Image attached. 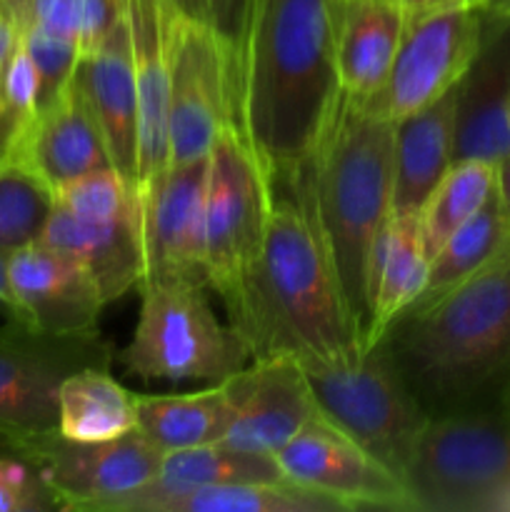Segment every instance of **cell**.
<instances>
[{"label": "cell", "mask_w": 510, "mask_h": 512, "mask_svg": "<svg viewBox=\"0 0 510 512\" xmlns=\"http://www.w3.org/2000/svg\"><path fill=\"white\" fill-rule=\"evenodd\" d=\"M208 158L168 165L138 190L145 245L143 283L188 280L208 288L203 270V210Z\"/></svg>", "instance_id": "14"}, {"label": "cell", "mask_w": 510, "mask_h": 512, "mask_svg": "<svg viewBox=\"0 0 510 512\" xmlns=\"http://www.w3.org/2000/svg\"><path fill=\"white\" fill-rule=\"evenodd\" d=\"M455 90V160L498 165L510 153V15H483L480 48Z\"/></svg>", "instance_id": "16"}, {"label": "cell", "mask_w": 510, "mask_h": 512, "mask_svg": "<svg viewBox=\"0 0 510 512\" xmlns=\"http://www.w3.org/2000/svg\"><path fill=\"white\" fill-rule=\"evenodd\" d=\"M508 512H510V505H508Z\"/></svg>", "instance_id": "44"}, {"label": "cell", "mask_w": 510, "mask_h": 512, "mask_svg": "<svg viewBox=\"0 0 510 512\" xmlns=\"http://www.w3.org/2000/svg\"><path fill=\"white\" fill-rule=\"evenodd\" d=\"M200 3H203L208 25H213L235 50V43L240 38V28H243L245 3L248 0H200Z\"/></svg>", "instance_id": "37"}, {"label": "cell", "mask_w": 510, "mask_h": 512, "mask_svg": "<svg viewBox=\"0 0 510 512\" xmlns=\"http://www.w3.org/2000/svg\"><path fill=\"white\" fill-rule=\"evenodd\" d=\"M5 445L38 470L58 510L95 512L158 478L163 463V450L138 428L110 440H73L55 428Z\"/></svg>", "instance_id": "11"}, {"label": "cell", "mask_w": 510, "mask_h": 512, "mask_svg": "<svg viewBox=\"0 0 510 512\" xmlns=\"http://www.w3.org/2000/svg\"><path fill=\"white\" fill-rule=\"evenodd\" d=\"M405 485L418 512H508L510 408L428 418Z\"/></svg>", "instance_id": "7"}, {"label": "cell", "mask_w": 510, "mask_h": 512, "mask_svg": "<svg viewBox=\"0 0 510 512\" xmlns=\"http://www.w3.org/2000/svg\"><path fill=\"white\" fill-rule=\"evenodd\" d=\"M158 478L170 485H228V483H288L278 458L218 443L163 453Z\"/></svg>", "instance_id": "29"}, {"label": "cell", "mask_w": 510, "mask_h": 512, "mask_svg": "<svg viewBox=\"0 0 510 512\" xmlns=\"http://www.w3.org/2000/svg\"><path fill=\"white\" fill-rule=\"evenodd\" d=\"M273 190L245 140L228 125L208 155L203 270L238 333L263 253Z\"/></svg>", "instance_id": "6"}, {"label": "cell", "mask_w": 510, "mask_h": 512, "mask_svg": "<svg viewBox=\"0 0 510 512\" xmlns=\"http://www.w3.org/2000/svg\"><path fill=\"white\" fill-rule=\"evenodd\" d=\"M73 83L93 110L108 143L113 168L135 190L138 183V85L125 13L98 45L85 50Z\"/></svg>", "instance_id": "18"}, {"label": "cell", "mask_w": 510, "mask_h": 512, "mask_svg": "<svg viewBox=\"0 0 510 512\" xmlns=\"http://www.w3.org/2000/svg\"><path fill=\"white\" fill-rule=\"evenodd\" d=\"M133 338L115 353L128 375L168 383L213 385L253 360L248 343L215 315L205 285L188 280L143 283Z\"/></svg>", "instance_id": "5"}, {"label": "cell", "mask_w": 510, "mask_h": 512, "mask_svg": "<svg viewBox=\"0 0 510 512\" xmlns=\"http://www.w3.org/2000/svg\"><path fill=\"white\" fill-rule=\"evenodd\" d=\"M115 348L100 333L53 335L10 320L0 330V440L58 428L65 378L85 368H110Z\"/></svg>", "instance_id": "9"}, {"label": "cell", "mask_w": 510, "mask_h": 512, "mask_svg": "<svg viewBox=\"0 0 510 512\" xmlns=\"http://www.w3.org/2000/svg\"><path fill=\"white\" fill-rule=\"evenodd\" d=\"M495 190H498V200L505 220L510 223V153L495 165Z\"/></svg>", "instance_id": "40"}, {"label": "cell", "mask_w": 510, "mask_h": 512, "mask_svg": "<svg viewBox=\"0 0 510 512\" xmlns=\"http://www.w3.org/2000/svg\"><path fill=\"white\" fill-rule=\"evenodd\" d=\"M55 210V190L15 155L0 158V253L38 243Z\"/></svg>", "instance_id": "31"}, {"label": "cell", "mask_w": 510, "mask_h": 512, "mask_svg": "<svg viewBox=\"0 0 510 512\" xmlns=\"http://www.w3.org/2000/svg\"><path fill=\"white\" fill-rule=\"evenodd\" d=\"M138 430L163 453L218 443L235 415L228 378L198 393H135Z\"/></svg>", "instance_id": "26"}, {"label": "cell", "mask_w": 510, "mask_h": 512, "mask_svg": "<svg viewBox=\"0 0 510 512\" xmlns=\"http://www.w3.org/2000/svg\"><path fill=\"white\" fill-rule=\"evenodd\" d=\"M228 383L235 415L223 440L250 453L275 458L320 413L308 375L293 355L250 360Z\"/></svg>", "instance_id": "15"}, {"label": "cell", "mask_w": 510, "mask_h": 512, "mask_svg": "<svg viewBox=\"0 0 510 512\" xmlns=\"http://www.w3.org/2000/svg\"><path fill=\"white\" fill-rule=\"evenodd\" d=\"M10 13L23 23H38L78 40L83 53L98 45L123 13V0H5Z\"/></svg>", "instance_id": "32"}, {"label": "cell", "mask_w": 510, "mask_h": 512, "mask_svg": "<svg viewBox=\"0 0 510 512\" xmlns=\"http://www.w3.org/2000/svg\"><path fill=\"white\" fill-rule=\"evenodd\" d=\"M510 240V223L505 220L503 208H500L498 190L488 198V203L463 225L455 230L438 253L430 258L428 270V283H425L423 293L413 300L405 310H418L425 305L435 303L458 288L460 283L478 273L483 265H488L500 250L508 245ZM403 310V313H405Z\"/></svg>", "instance_id": "28"}, {"label": "cell", "mask_w": 510, "mask_h": 512, "mask_svg": "<svg viewBox=\"0 0 510 512\" xmlns=\"http://www.w3.org/2000/svg\"><path fill=\"white\" fill-rule=\"evenodd\" d=\"M250 355L298 363H345L365 350L310 210L273 190L263 253L238 328Z\"/></svg>", "instance_id": "3"}, {"label": "cell", "mask_w": 510, "mask_h": 512, "mask_svg": "<svg viewBox=\"0 0 510 512\" xmlns=\"http://www.w3.org/2000/svg\"><path fill=\"white\" fill-rule=\"evenodd\" d=\"M275 458L290 483L328 495L350 512H415L408 485L320 413Z\"/></svg>", "instance_id": "13"}, {"label": "cell", "mask_w": 510, "mask_h": 512, "mask_svg": "<svg viewBox=\"0 0 510 512\" xmlns=\"http://www.w3.org/2000/svg\"><path fill=\"white\" fill-rule=\"evenodd\" d=\"M5 155L25 160L53 190L95 170L113 168L103 130L73 80L50 108L35 115Z\"/></svg>", "instance_id": "20"}, {"label": "cell", "mask_w": 510, "mask_h": 512, "mask_svg": "<svg viewBox=\"0 0 510 512\" xmlns=\"http://www.w3.org/2000/svg\"><path fill=\"white\" fill-rule=\"evenodd\" d=\"M95 512H350L295 483L170 485L160 478L108 500Z\"/></svg>", "instance_id": "22"}, {"label": "cell", "mask_w": 510, "mask_h": 512, "mask_svg": "<svg viewBox=\"0 0 510 512\" xmlns=\"http://www.w3.org/2000/svg\"><path fill=\"white\" fill-rule=\"evenodd\" d=\"M485 0H468V5H473V8H478V5H483Z\"/></svg>", "instance_id": "43"}, {"label": "cell", "mask_w": 510, "mask_h": 512, "mask_svg": "<svg viewBox=\"0 0 510 512\" xmlns=\"http://www.w3.org/2000/svg\"><path fill=\"white\" fill-rule=\"evenodd\" d=\"M395 123L340 95L315 153L285 193L313 215L358 330L368 333V263L393 218Z\"/></svg>", "instance_id": "4"}, {"label": "cell", "mask_w": 510, "mask_h": 512, "mask_svg": "<svg viewBox=\"0 0 510 512\" xmlns=\"http://www.w3.org/2000/svg\"><path fill=\"white\" fill-rule=\"evenodd\" d=\"M138 428L135 393L110 368H85L65 378L58 398V433L73 440H110Z\"/></svg>", "instance_id": "27"}, {"label": "cell", "mask_w": 510, "mask_h": 512, "mask_svg": "<svg viewBox=\"0 0 510 512\" xmlns=\"http://www.w3.org/2000/svg\"><path fill=\"white\" fill-rule=\"evenodd\" d=\"M8 258L10 255L0 253V305L10 313V320L18 323V300H15L13 285H10V275H8Z\"/></svg>", "instance_id": "39"}, {"label": "cell", "mask_w": 510, "mask_h": 512, "mask_svg": "<svg viewBox=\"0 0 510 512\" xmlns=\"http://www.w3.org/2000/svg\"><path fill=\"white\" fill-rule=\"evenodd\" d=\"M123 13L138 85V193L168 168V43L170 25L180 13L170 0H123Z\"/></svg>", "instance_id": "19"}, {"label": "cell", "mask_w": 510, "mask_h": 512, "mask_svg": "<svg viewBox=\"0 0 510 512\" xmlns=\"http://www.w3.org/2000/svg\"><path fill=\"white\" fill-rule=\"evenodd\" d=\"M405 8V13H423V10L443 8V5H455V3H468V0H395Z\"/></svg>", "instance_id": "41"}, {"label": "cell", "mask_w": 510, "mask_h": 512, "mask_svg": "<svg viewBox=\"0 0 510 512\" xmlns=\"http://www.w3.org/2000/svg\"><path fill=\"white\" fill-rule=\"evenodd\" d=\"M20 43V23L10 8L5 5V0H0V95H3L5 85V73H8V65L13 60L15 48Z\"/></svg>", "instance_id": "38"}, {"label": "cell", "mask_w": 510, "mask_h": 512, "mask_svg": "<svg viewBox=\"0 0 510 512\" xmlns=\"http://www.w3.org/2000/svg\"><path fill=\"white\" fill-rule=\"evenodd\" d=\"M408 13L395 0H343L335 40V68L340 90L368 103L388 78Z\"/></svg>", "instance_id": "24"}, {"label": "cell", "mask_w": 510, "mask_h": 512, "mask_svg": "<svg viewBox=\"0 0 510 512\" xmlns=\"http://www.w3.org/2000/svg\"><path fill=\"white\" fill-rule=\"evenodd\" d=\"M38 243L83 265L98 285L105 305L123 298L135 285H143L145 245L140 210L125 218L85 220L55 203Z\"/></svg>", "instance_id": "21"}, {"label": "cell", "mask_w": 510, "mask_h": 512, "mask_svg": "<svg viewBox=\"0 0 510 512\" xmlns=\"http://www.w3.org/2000/svg\"><path fill=\"white\" fill-rule=\"evenodd\" d=\"M455 88L395 123V215L423 213L433 190L455 163Z\"/></svg>", "instance_id": "23"}, {"label": "cell", "mask_w": 510, "mask_h": 512, "mask_svg": "<svg viewBox=\"0 0 510 512\" xmlns=\"http://www.w3.org/2000/svg\"><path fill=\"white\" fill-rule=\"evenodd\" d=\"M8 275L18 300V323L53 335L98 330L105 308L88 270L68 255L33 243L8 258Z\"/></svg>", "instance_id": "17"}, {"label": "cell", "mask_w": 510, "mask_h": 512, "mask_svg": "<svg viewBox=\"0 0 510 512\" xmlns=\"http://www.w3.org/2000/svg\"><path fill=\"white\" fill-rule=\"evenodd\" d=\"M58 508L53 493L28 460L0 458V512H43Z\"/></svg>", "instance_id": "36"}, {"label": "cell", "mask_w": 510, "mask_h": 512, "mask_svg": "<svg viewBox=\"0 0 510 512\" xmlns=\"http://www.w3.org/2000/svg\"><path fill=\"white\" fill-rule=\"evenodd\" d=\"M35 115H38V73L23 43H18L0 95V158L23 138Z\"/></svg>", "instance_id": "35"}, {"label": "cell", "mask_w": 510, "mask_h": 512, "mask_svg": "<svg viewBox=\"0 0 510 512\" xmlns=\"http://www.w3.org/2000/svg\"><path fill=\"white\" fill-rule=\"evenodd\" d=\"M323 418L405 483L428 413L380 343L345 363H300Z\"/></svg>", "instance_id": "8"}, {"label": "cell", "mask_w": 510, "mask_h": 512, "mask_svg": "<svg viewBox=\"0 0 510 512\" xmlns=\"http://www.w3.org/2000/svg\"><path fill=\"white\" fill-rule=\"evenodd\" d=\"M378 343L428 418L510 408V240L443 298L400 313Z\"/></svg>", "instance_id": "2"}, {"label": "cell", "mask_w": 510, "mask_h": 512, "mask_svg": "<svg viewBox=\"0 0 510 512\" xmlns=\"http://www.w3.org/2000/svg\"><path fill=\"white\" fill-rule=\"evenodd\" d=\"M495 165L485 160H455L420 213L425 250L433 258L440 245L463 228L493 195Z\"/></svg>", "instance_id": "30"}, {"label": "cell", "mask_w": 510, "mask_h": 512, "mask_svg": "<svg viewBox=\"0 0 510 512\" xmlns=\"http://www.w3.org/2000/svg\"><path fill=\"white\" fill-rule=\"evenodd\" d=\"M55 203L75 218L110 220L135 215L140 210L138 193L125 183L115 168L95 170L55 190Z\"/></svg>", "instance_id": "34"}, {"label": "cell", "mask_w": 510, "mask_h": 512, "mask_svg": "<svg viewBox=\"0 0 510 512\" xmlns=\"http://www.w3.org/2000/svg\"><path fill=\"white\" fill-rule=\"evenodd\" d=\"M343 0H248L233 53V125L270 190H285L340 103Z\"/></svg>", "instance_id": "1"}, {"label": "cell", "mask_w": 510, "mask_h": 512, "mask_svg": "<svg viewBox=\"0 0 510 512\" xmlns=\"http://www.w3.org/2000/svg\"><path fill=\"white\" fill-rule=\"evenodd\" d=\"M170 5H173L180 15H185V18L208 23V20H205V10H203V3H200V0H170Z\"/></svg>", "instance_id": "42"}, {"label": "cell", "mask_w": 510, "mask_h": 512, "mask_svg": "<svg viewBox=\"0 0 510 512\" xmlns=\"http://www.w3.org/2000/svg\"><path fill=\"white\" fill-rule=\"evenodd\" d=\"M430 255L420 215H395L380 230L368 263V333L365 348L378 343L395 318L423 293Z\"/></svg>", "instance_id": "25"}, {"label": "cell", "mask_w": 510, "mask_h": 512, "mask_svg": "<svg viewBox=\"0 0 510 512\" xmlns=\"http://www.w3.org/2000/svg\"><path fill=\"white\" fill-rule=\"evenodd\" d=\"M480 38L483 15L468 3L408 13L388 78L363 105L393 123L428 108L463 80Z\"/></svg>", "instance_id": "12"}, {"label": "cell", "mask_w": 510, "mask_h": 512, "mask_svg": "<svg viewBox=\"0 0 510 512\" xmlns=\"http://www.w3.org/2000/svg\"><path fill=\"white\" fill-rule=\"evenodd\" d=\"M233 45L208 23L175 15L168 43V165L208 158L233 125Z\"/></svg>", "instance_id": "10"}, {"label": "cell", "mask_w": 510, "mask_h": 512, "mask_svg": "<svg viewBox=\"0 0 510 512\" xmlns=\"http://www.w3.org/2000/svg\"><path fill=\"white\" fill-rule=\"evenodd\" d=\"M20 43L30 55L38 73V113L50 108L63 95L73 80L78 60L83 55V45L78 40L60 35L55 30L43 28L38 23H23Z\"/></svg>", "instance_id": "33"}]
</instances>
